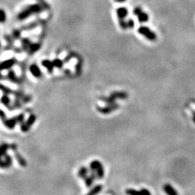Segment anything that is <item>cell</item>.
<instances>
[{
	"instance_id": "1",
	"label": "cell",
	"mask_w": 195,
	"mask_h": 195,
	"mask_svg": "<svg viewBox=\"0 0 195 195\" xmlns=\"http://www.w3.org/2000/svg\"><path fill=\"white\" fill-rule=\"evenodd\" d=\"M43 10H44V8H42V6L40 3L30 4V5L25 7V8L20 11L17 15V20H20V21H24L33 15L40 14Z\"/></svg>"
},
{
	"instance_id": "2",
	"label": "cell",
	"mask_w": 195,
	"mask_h": 195,
	"mask_svg": "<svg viewBox=\"0 0 195 195\" xmlns=\"http://www.w3.org/2000/svg\"><path fill=\"white\" fill-rule=\"evenodd\" d=\"M90 168L91 172H94L97 174L98 179H102L104 177L105 171L102 163L99 160H93L90 164Z\"/></svg>"
},
{
	"instance_id": "3",
	"label": "cell",
	"mask_w": 195,
	"mask_h": 195,
	"mask_svg": "<svg viewBox=\"0 0 195 195\" xmlns=\"http://www.w3.org/2000/svg\"><path fill=\"white\" fill-rule=\"evenodd\" d=\"M138 33H140L141 35L144 36L149 41H154L157 39L156 33L146 26H140L138 28Z\"/></svg>"
},
{
	"instance_id": "4",
	"label": "cell",
	"mask_w": 195,
	"mask_h": 195,
	"mask_svg": "<svg viewBox=\"0 0 195 195\" xmlns=\"http://www.w3.org/2000/svg\"><path fill=\"white\" fill-rule=\"evenodd\" d=\"M119 107H120V106L117 103H114V104H107V106H105V107H97L96 109L101 114L108 115V114L119 109Z\"/></svg>"
},
{
	"instance_id": "5",
	"label": "cell",
	"mask_w": 195,
	"mask_h": 195,
	"mask_svg": "<svg viewBox=\"0 0 195 195\" xmlns=\"http://www.w3.org/2000/svg\"><path fill=\"white\" fill-rule=\"evenodd\" d=\"M17 59L16 58H11L9 59L4 60L0 63V72L3 70H8L17 63Z\"/></svg>"
},
{
	"instance_id": "6",
	"label": "cell",
	"mask_w": 195,
	"mask_h": 195,
	"mask_svg": "<svg viewBox=\"0 0 195 195\" xmlns=\"http://www.w3.org/2000/svg\"><path fill=\"white\" fill-rule=\"evenodd\" d=\"M127 195H151V193L146 189L140 190H136L133 189H127L125 190Z\"/></svg>"
},
{
	"instance_id": "7",
	"label": "cell",
	"mask_w": 195,
	"mask_h": 195,
	"mask_svg": "<svg viewBox=\"0 0 195 195\" xmlns=\"http://www.w3.org/2000/svg\"><path fill=\"white\" fill-rule=\"evenodd\" d=\"M10 149V145L8 143H2L0 145V168H3V158L7 154V151Z\"/></svg>"
},
{
	"instance_id": "8",
	"label": "cell",
	"mask_w": 195,
	"mask_h": 195,
	"mask_svg": "<svg viewBox=\"0 0 195 195\" xmlns=\"http://www.w3.org/2000/svg\"><path fill=\"white\" fill-rule=\"evenodd\" d=\"M110 96L113 99H121V100H124V99H128L129 94L125 91H114L112 93H111Z\"/></svg>"
},
{
	"instance_id": "9",
	"label": "cell",
	"mask_w": 195,
	"mask_h": 195,
	"mask_svg": "<svg viewBox=\"0 0 195 195\" xmlns=\"http://www.w3.org/2000/svg\"><path fill=\"white\" fill-rule=\"evenodd\" d=\"M29 72H30L31 74L33 75L34 77H36V78H41V76H42L41 69H40V68L36 63L31 64L30 67H29Z\"/></svg>"
},
{
	"instance_id": "10",
	"label": "cell",
	"mask_w": 195,
	"mask_h": 195,
	"mask_svg": "<svg viewBox=\"0 0 195 195\" xmlns=\"http://www.w3.org/2000/svg\"><path fill=\"white\" fill-rule=\"evenodd\" d=\"M3 123L4 124V126L7 127L8 129H12L18 124V121H17V117L15 116V117H12V118H7L5 120L3 121Z\"/></svg>"
},
{
	"instance_id": "11",
	"label": "cell",
	"mask_w": 195,
	"mask_h": 195,
	"mask_svg": "<svg viewBox=\"0 0 195 195\" xmlns=\"http://www.w3.org/2000/svg\"><path fill=\"white\" fill-rule=\"evenodd\" d=\"M98 178V176H97V174L94 172H91L90 176H86L85 179H84V181H85V185L87 187H91L93 185V181H94V180L95 179Z\"/></svg>"
},
{
	"instance_id": "12",
	"label": "cell",
	"mask_w": 195,
	"mask_h": 195,
	"mask_svg": "<svg viewBox=\"0 0 195 195\" xmlns=\"http://www.w3.org/2000/svg\"><path fill=\"white\" fill-rule=\"evenodd\" d=\"M116 15H117V17H118L119 20L120 19H125L129 14V11L126 8H124V7H121V8H119L116 9Z\"/></svg>"
},
{
	"instance_id": "13",
	"label": "cell",
	"mask_w": 195,
	"mask_h": 195,
	"mask_svg": "<svg viewBox=\"0 0 195 195\" xmlns=\"http://www.w3.org/2000/svg\"><path fill=\"white\" fill-rule=\"evenodd\" d=\"M41 65L44 67L45 69H47L49 73H53L55 67H54L52 61H50V59H44L41 61Z\"/></svg>"
},
{
	"instance_id": "14",
	"label": "cell",
	"mask_w": 195,
	"mask_h": 195,
	"mask_svg": "<svg viewBox=\"0 0 195 195\" xmlns=\"http://www.w3.org/2000/svg\"><path fill=\"white\" fill-rule=\"evenodd\" d=\"M7 79L13 83H20V81L19 78L17 77V74H16V72H15V71H14V70H10V71L8 72V75H7Z\"/></svg>"
},
{
	"instance_id": "15",
	"label": "cell",
	"mask_w": 195,
	"mask_h": 195,
	"mask_svg": "<svg viewBox=\"0 0 195 195\" xmlns=\"http://www.w3.org/2000/svg\"><path fill=\"white\" fill-rule=\"evenodd\" d=\"M41 47V44L40 42H35V43H32L30 45V47L28 50V53H29V55H33L34 53H36L38 50H40Z\"/></svg>"
},
{
	"instance_id": "16",
	"label": "cell",
	"mask_w": 195,
	"mask_h": 195,
	"mask_svg": "<svg viewBox=\"0 0 195 195\" xmlns=\"http://www.w3.org/2000/svg\"><path fill=\"white\" fill-rule=\"evenodd\" d=\"M15 158H16V160H17V162L19 163L21 167H26L27 166V161L24 159V157L21 155V154H20L19 152H17V151H15Z\"/></svg>"
},
{
	"instance_id": "17",
	"label": "cell",
	"mask_w": 195,
	"mask_h": 195,
	"mask_svg": "<svg viewBox=\"0 0 195 195\" xmlns=\"http://www.w3.org/2000/svg\"><path fill=\"white\" fill-rule=\"evenodd\" d=\"M3 169L9 168L12 165V159L9 154H6L3 158Z\"/></svg>"
},
{
	"instance_id": "18",
	"label": "cell",
	"mask_w": 195,
	"mask_h": 195,
	"mask_svg": "<svg viewBox=\"0 0 195 195\" xmlns=\"http://www.w3.org/2000/svg\"><path fill=\"white\" fill-rule=\"evenodd\" d=\"M0 91H2L4 94H14V95H16L17 94V90H11L8 86H6V85H3V84H0Z\"/></svg>"
},
{
	"instance_id": "19",
	"label": "cell",
	"mask_w": 195,
	"mask_h": 195,
	"mask_svg": "<svg viewBox=\"0 0 195 195\" xmlns=\"http://www.w3.org/2000/svg\"><path fill=\"white\" fill-rule=\"evenodd\" d=\"M163 190L168 195H178L177 191L174 190V188L170 184H165L164 187H163Z\"/></svg>"
},
{
	"instance_id": "20",
	"label": "cell",
	"mask_w": 195,
	"mask_h": 195,
	"mask_svg": "<svg viewBox=\"0 0 195 195\" xmlns=\"http://www.w3.org/2000/svg\"><path fill=\"white\" fill-rule=\"evenodd\" d=\"M88 168H86V167H81V168L79 169V171H78V172H77V176L81 178L82 180H84L86 176H88Z\"/></svg>"
},
{
	"instance_id": "21",
	"label": "cell",
	"mask_w": 195,
	"mask_h": 195,
	"mask_svg": "<svg viewBox=\"0 0 195 195\" xmlns=\"http://www.w3.org/2000/svg\"><path fill=\"white\" fill-rule=\"evenodd\" d=\"M102 190V186L101 184H97L94 187H93L90 191L88 192V193L86 195H98L99 193L101 192Z\"/></svg>"
},
{
	"instance_id": "22",
	"label": "cell",
	"mask_w": 195,
	"mask_h": 195,
	"mask_svg": "<svg viewBox=\"0 0 195 195\" xmlns=\"http://www.w3.org/2000/svg\"><path fill=\"white\" fill-rule=\"evenodd\" d=\"M32 44L30 39L28 38H24L21 39V46H22V50L25 51H28V50L30 47V45Z\"/></svg>"
},
{
	"instance_id": "23",
	"label": "cell",
	"mask_w": 195,
	"mask_h": 195,
	"mask_svg": "<svg viewBox=\"0 0 195 195\" xmlns=\"http://www.w3.org/2000/svg\"><path fill=\"white\" fill-rule=\"evenodd\" d=\"M1 102L10 110V108H11V106H10L11 105V99H10L8 94H3V96L1 97Z\"/></svg>"
},
{
	"instance_id": "24",
	"label": "cell",
	"mask_w": 195,
	"mask_h": 195,
	"mask_svg": "<svg viewBox=\"0 0 195 195\" xmlns=\"http://www.w3.org/2000/svg\"><path fill=\"white\" fill-rule=\"evenodd\" d=\"M39 23L38 21H34V22L29 23L26 25H24L23 27H21V30L26 31V30H32L33 29H35L38 26Z\"/></svg>"
},
{
	"instance_id": "25",
	"label": "cell",
	"mask_w": 195,
	"mask_h": 195,
	"mask_svg": "<svg viewBox=\"0 0 195 195\" xmlns=\"http://www.w3.org/2000/svg\"><path fill=\"white\" fill-rule=\"evenodd\" d=\"M138 21L140 23H145V22H147L149 20V16L147 15V14L145 12V11H142L139 15L138 16Z\"/></svg>"
},
{
	"instance_id": "26",
	"label": "cell",
	"mask_w": 195,
	"mask_h": 195,
	"mask_svg": "<svg viewBox=\"0 0 195 195\" xmlns=\"http://www.w3.org/2000/svg\"><path fill=\"white\" fill-rule=\"evenodd\" d=\"M99 100H101L102 102H106L107 104H114L115 103V100L113 99L111 96L109 97H104V96H100L99 97Z\"/></svg>"
},
{
	"instance_id": "27",
	"label": "cell",
	"mask_w": 195,
	"mask_h": 195,
	"mask_svg": "<svg viewBox=\"0 0 195 195\" xmlns=\"http://www.w3.org/2000/svg\"><path fill=\"white\" fill-rule=\"evenodd\" d=\"M81 70H82V59L81 58L79 57V59L77 60V63L76 64V74L77 76H80L81 74Z\"/></svg>"
},
{
	"instance_id": "28",
	"label": "cell",
	"mask_w": 195,
	"mask_h": 195,
	"mask_svg": "<svg viewBox=\"0 0 195 195\" xmlns=\"http://www.w3.org/2000/svg\"><path fill=\"white\" fill-rule=\"evenodd\" d=\"M52 62L53 64H54V67L58 69H62L63 66V63H64V62L63 60H61L60 59H59V58H55Z\"/></svg>"
},
{
	"instance_id": "29",
	"label": "cell",
	"mask_w": 195,
	"mask_h": 195,
	"mask_svg": "<svg viewBox=\"0 0 195 195\" xmlns=\"http://www.w3.org/2000/svg\"><path fill=\"white\" fill-rule=\"evenodd\" d=\"M36 120H37V116H36V115H34V114H31V115H29V117L27 120H26V124L31 128V127L33 126V124H34V123H35Z\"/></svg>"
},
{
	"instance_id": "30",
	"label": "cell",
	"mask_w": 195,
	"mask_h": 195,
	"mask_svg": "<svg viewBox=\"0 0 195 195\" xmlns=\"http://www.w3.org/2000/svg\"><path fill=\"white\" fill-rule=\"evenodd\" d=\"M11 37L13 38L15 40H18L21 38V29H13L12 30V33H11Z\"/></svg>"
},
{
	"instance_id": "31",
	"label": "cell",
	"mask_w": 195,
	"mask_h": 195,
	"mask_svg": "<svg viewBox=\"0 0 195 195\" xmlns=\"http://www.w3.org/2000/svg\"><path fill=\"white\" fill-rule=\"evenodd\" d=\"M7 20V14L3 9L0 8V23H5Z\"/></svg>"
},
{
	"instance_id": "32",
	"label": "cell",
	"mask_w": 195,
	"mask_h": 195,
	"mask_svg": "<svg viewBox=\"0 0 195 195\" xmlns=\"http://www.w3.org/2000/svg\"><path fill=\"white\" fill-rule=\"evenodd\" d=\"M119 25H120L121 29H124V30H125L127 29H129V28H128V25H127V21L124 19L119 20Z\"/></svg>"
},
{
	"instance_id": "33",
	"label": "cell",
	"mask_w": 195,
	"mask_h": 195,
	"mask_svg": "<svg viewBox=\"0 0 195 195\" xmlns=\"http://www.w3.org/2000/svg\"><path fill=\"white\" fill-rule=\"evenodd\" d=\"M20 129H21V131H22V132L27 133L29 131L30 127L29 126V125L26 124V122H23L22 124H20Z\"/></svg>"
},
{
	"instance_id": "34",
	"label": "cell",
	"mask_w": 195,
	"mask_h": 195,
	"mask_svg": "<svg viewBox=\"0 0 195 195\" xmlns=\"http://www.w3.org/2000/svg\"><path fill=\"white\" fill-rule=\"evenodd\" d=\"M16 117H17V121H18V124H22L24 120H25V114L24 113H20L19 115H17Z\"/></svg>"
},
{
	"instance_id": "35",
	"label": "cell",
	"mask_w": 195,
	"mask_h": 195,
	"mask_svg": "<svg viewBox=\"0 0 195 195\" xmlns=\"http://www.w3.org/2000/svg\"><path fill=\"white\" fill-rule=\"evenodd\" d=\"M75 56H76V54H75L74 52H70L69 55L65 57V59H63V62H64V63H68V62H69V61L71 60L72 59L73 57H75Z\"/></svg>"
},
{
	"instance_id": "36",
	"label": "cell",
	"mask_w": 195,
	"mask_h": 195,
	"mask_svg": "<svg viewBox=\"0 0 195 195\" xmlns=\"http://www.w3.org/2000/svg\"><path fill=\"white\" fill-rule=\"evenodd\" d=\"M38 3H40L41 6H42V8L44 9H47V10H49L50 9V5L48 3L45 1V0H37Z\"/></svg>"
},
{
	"instance_id": "37",
	"label": "cell",
	"mask_w": 195,
	"mask_h": 195,
	"mask_svg": "<svg viewBox=\"0 0 195 195\" xmlns=\"http://www.w3.org/2000/svg\"><path fill=\"white\" fill-rule=\"evenodd\" d=\"M31 100H32V96H30V95H25L21 99L23 103H28V102H30Z\"/></svg>"
},
{
	"instance_id": "38",
	"label": "cell",
	"mask_w": 195,
	"mask_h": 195,
	"mask_svg": "<svg viewBox=\"0 0 195 195\" xmlns=\"http://www.w3.org/2000/svg\"><path fill=\"white\" fill-rule=\"evenodd\" d=\"M127 25H128V28L129 29H133L135 26V23L134 21H133V19H129L128 20H127Z\"/></svg>"
},
{
	"instance_id": "39",
	"label": "cell",
	"mask_w": 195,
	"mask_h": 195,
	"mask_svg": "<svg viewBox=\"0 0 195 195\" xmlns=\"http://www.w3.org/2000/svg\"><path fill=\"white\" fill-rule=\"evenodd\" d=\"M4 38H5L6 41H8V45L11 46V45H12V42H13V38L11 37L10 35H4Z\"/></svg>"
},
{
	"instance_id": "40",
	"label": "cell",
	"mask_w": 195,
	"mask_h": 195,
	"mask_svg": "<svg viewBox=\"0 0 195 195\" xmlns=\"http://www.w3.org/2000/svg\"><path fill=\"white\" fill-rule=\"evenodd\" d=\"M142 11V9L141 7H136L134 8V10H133V15L136 16V17H138Z\"/></svg>"
},
{
	"instance_id": "41",
	"label": "cell",
	"mask_w": 195,
	"mask_h": 195,
	"mask_svg": "<svg viewBox=\"0 0 195 195\" xmlns=\"http://www.w3.org/2000/svg\"><path fill=\"white\" fill-rule=\"evenodd\" d=\"M0 119H1V120L3 121L5 120L6 119H7V115H6V113L3 111V110H1L0 109Z\"/></svg>"
},
{
	"instance_id": "42",
	"label": "cell",
	"mask_w": 195,
	"mask_h": 195,
	"mask_svg": "<svg viewBox=\"0 0 195 195\" xmlns=\"http://www.w3.org/2000/svg\"><path fill=\"white\" fill-rule=\"evenodd\" d=\"M10 149H11V150H12V151H17V145L16 144V143H13V144H11V145H10Z\"/></svg>"
},
{
	"instance_id": "43",
	"label": "cell",
	"mask_w": 195,
	"mask_h": 195,
	"mask_svg": "<svg viewBox=\"0 0 195 195\" xmlns=\"http://www.w3.org/2000/svg\"><path fill=\"white\" fill-rule=\"evenodd\" d=\"M115 2H116V3H124L126 0H114Z\"/></svg>"
},
{
	"instance_id": "44",
	"label": "cell",
	"mask_w": 195,
	"mask_h": 195,
	"mask_svg": "<svg viewBox=\"0 0 195 195\" xmlns=\"http://www.w3.org/2000/svg\"><path fill=\"white\" fill-rule=\"evenodd\" d=\"M64 73H66V74H70V73H71V72H70V70H69V69H66V70L64 71Z\"/></svg>"
},
{
	"instance_id": "45",
	"label": "cell",
	"mask_w": 195,
	"mask_h": 195,
	"mask_svg": "<svg viewBox=\"0 0 195 195\" xmlns=\"http://www.w3.org/2000/svg\"><path fill=\"white\" fill-rule=\"evenodd\" d=\"M193 121L195 122V111H193Z\"/></svg>"
},
{
	"instance_id": "46",
	"label": "cell",
	"mask_w": 195,
	"mask_h": 195,
	"mask_svg": "<svg viewBox=\"0 0 195 195\" xmlns=\"http://www.w3.org/2000/svg\"><path fill=\"white\" fill-rule=\"evenodd\" d=\"M3 75H2V73H1V72H0V80H3Z\"/></svg>"
},
{
	"instance_id": "47",
	"label": "cell",
	"mask_w": 195,
	"mask_h": 195,
	"mask_svg": "<svg viewBox=\"0 0 195 195\" xmlns=\"http://www.w3.org/2000/svg\"><path fill=\"white\" fill-rule=\"evenodd\" d=\"M0 48H1V42H0Z\"/></svg>"
}]
</instances>
